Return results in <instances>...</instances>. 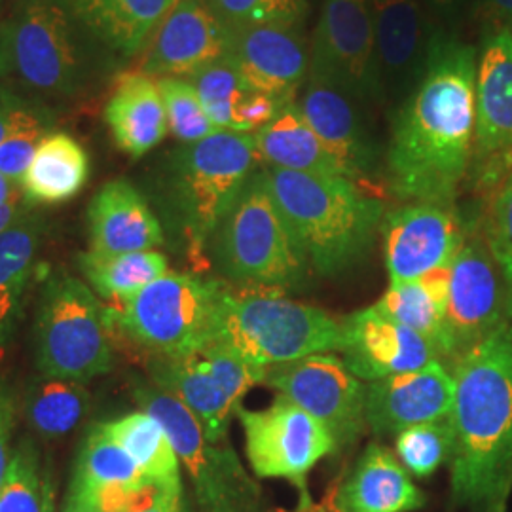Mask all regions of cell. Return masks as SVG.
<instances>
[{
	"label": "cell",
	"mask_w": 512,
	"mask_h": 512,
	"mask_svg": "<svg viewBox=\"0 0 512 512\" xmlns=\"http://www.w3.org/2000/svg\"><path fill=\"white\" fill-rule=\"evenodd\" d=\"M476 63L475 48L442 35L433 38L387 148L385 179L397 200L456 202L475 147Z\"/></svg>",
	"instance_id": "cell-1"
},
{
	"label": "cell",
	"mask_w": 512,
	"mask_h": 512,
	"mask_svg": "<svg viewBox=\"0 0 512 512\" xmlns=\"http://www.w3.org/2000/svg\"><path fill=\"white\" fill-rule=\"evenodd\" d=\"M452 374L450 497L458 509L484 511L512 486V330L465 353Z\"/></svg>",
	"instance_id": "cell-2"
},
{
	"label": "cell",
	"mask_w": 512,
	"mask_h": 512,
	"mask_svg": "<svg viewBox=\"0 0 512 512\" xmlns=\"http://www.w3.org/2000/svg\"><path fill=\"white\" fill-rule=\"evenodd\" d=\"M118 55L93 37L67 0H18L0 23V80L52 99L99 90Z\"/></svg>",
	"instance_id": "cell-3"
},
{
	"label": "cell",
	"mask_w": 512,
	"mask_h": 512,
	"mask_svg": "<svg viewBox=\"0 0 512 512\" xmlns=\"http://www.w3.org/2000/svg\"><path fill=\"white\" fill-rule=\"evenodd\" d=\"M258 164L255 133L236 131H217L167 156L156 202L194 274L211 268L209 241Z\"/></svg>",
	"instance_id": "cell-4"
},
{
	"label": "cell",
	"mask_w": 512,
	"mask_h": 512,
	"mask_svg": "<svg viewBox=\"0 0 512 512\" xmlns=\"http://www.w3.org/2000/svg\"><path fill=\"white\" fill-rule=\"evenodd\" d=\"M275 203L317 274L338 275L365 258L382 228L385 205L338 175L266 167Z\"/></svg>",
	"instance_id": "cell-5"
},
{
	"label": "cell",
	"mask_w": 512,
	"mask_h": 512,
	"mask_svg": "<svg viewBox=\"0 0 512 512\" xmlns=\"http://www.w3.org/2000/svg\"><path fill=\"white\" fill-rule=\"evenodd\" d=\"M219 279L243 289L285 293L300 287L310 264L275 203L264 169L243 184L207 249Z\"/></svg>",
	"instance_id": "cell-6"
},
{
	"label": "cell",
	"mask_w": 512,
	"mask_h": 512,
	"mask_svg": "<svg viewBox=\"0 0 512 512\" xmlns=\"http://www.w3.org/2000/svg\"><path fill=\"white\" fill-rule=\"evenodd\" d=\"M342 319L277 291L243 289L222 281L211 342L270 368L342 349ZM209 342V344H211Z\"/></svg>",
	"instance_id": "cell-7"
},
{
	"label": "cell",
	"mask_w": 512,
	"mask_h": 512,
	"mask_svg": "<svg viewBox=\"0 0 512 512\" xmlns=\"http://www.w3.org/2000/svg\"><path fill=\"white\" fill-rule=\"evenodd\" d=\"M109 308L63 268L48 274L35 315V363L40 376L90 382L114 366Z\"/></svg>",
	"instance_id": "cell-8"
},
{
	"label": "cell",
	"mask_w": 512,
	"mask_h": 512,
	"mask_svg": "<svg viewBox=\"0 0 512 512\" xmlns=\"http://www.w3.org/2000/svg\"><path fill=\"white\" fill-rule=\"evenodd\" d=\"M222 279L167 272L143 291L109 306L110 325L148 357H188L215 336Z\"/></svg>",
	"instance_id": "cell-9"
},
{
	"label": "cell",
	"mask_w": 512,
	"mask_h": 512,
	"mask_svg": "<svg viewBox=\"0 0 512 512\" xmlns=\"http://www.w3.org/2000/svg\"><path fill=\"white\" fill-rule=\"evenodd\" d=\"M133 397L169 435L192 484L198 512H264L262 492L228 440L207 439L192 412L152 382L133 385Z\"/></svg>",
	"instance_id": "cell-10"
},
{
	"label": "cell",
	"mask_w": 512,
	"mask_h": 512,
	"mask_svg": "<svg viewBox=\"0 0 512 512\" xmlns=\"http://www.w3.org/2000/svg\"><path fill=\"white\" fill-rule=\"evenodd\" d=\"M509 329L511 304L505 277L486 234L469 230L450 266L442 365L452 370L465 353Z\"/></svg>",
	"instance_id": "cell-11"
},
{
	"label": "cell",
	"mask_w": 512,
	"mask_h": 512,
	"mask_svg": "<svg viewBox=\"0 0 512 512\" xmlns=\"http://www.w3.org/2000/svg\"><path fill=\"white\" fill-rule=\"evenodd\" d=\"M245 452L258 478H281L300 495L298 512L313 507L308 476L321 459L338 452L329 429L285 397L262 410H238Z\"/></svg>",
	"instance_id": "cell-12"
},
{
	"label": "cell",
	"mask_w": 512,
	"mask_h": 512,
	"mask_svg": "<svg viewBox=\"0 0 512 512\" xmlns=\"http://www.w3.org/2000/svg\"><path fill=\"white\" fill-rule=\"evenodd\" d=\"M310 80L357 101L384 99L370 0H323L311 42Z\"/></svg>",
	"instance_id": "cell-13"
},
{
	"label": "cell",
	"mask_w": 512,
	"mask_h": 512,
	"mask_svg": "<svg viewBox=\"0 0 512 512\" xmlns=\"http://www.w3.org/2000/svg\"><path fill=\"white\" fill-rule=\"evenodd\" d=\"M264 384L323 423L338 452L361 439L366 427V384L342 357L317 353L270 366Z\"/></svg>",
	"instance_id": "cell-14"
},
{
	"label": "cell",
	"mask_w": 512,
	"mask_h": 512,
	"mask_svg": "<svg viewBox=\"0 0 512 512\" xmlns=\"http://www.w3.org/2000/svg\"><path fill=\"white\" fill-rule=\"evenodd\" d=\"M478 194L512 177V33L486 38L476 63V126L469 175Z\"/></svg>",
	"instance_id": "cell-15"
},
{
	"label": "cell",
	"mask_w": 512,
	"mask_h": 512,
	"mask_svg": "<svg viewBox=\"0 0 512 512\" xmlns=\"http://www.w3.org/2000/svg\"><path fill=\"white\" fill-rule=\"evenodd\" d=\"M380 230L391 283L452 266L469 232L454 205L425 202L389 211Z\"/></svg>",
	"instance_id": "cell-16"
},
{
	"label": "cell",
	"mask_w": 512,
	"mask_h": 512,
	"mask_svg": "<svg viewBox=\"0 0 512 512\" xmlns=\"http://www.w3.org/2000/svg\"><path fill=\"white\" fill-rule=\"evenodd\" d=\"M230 44L232 29L205 0H179L152 35L141 73L152 78H190L228 55Z\"/></svg>",
	"instance_id": "cell-17"
},
{
	"label": "cell",
	"mask_w": 512,
	"mask_h": 512,
	"mask_svg": "<svg viewBox=\"0 0 512 512\" xmlns=\"http://www.w3.org/2000/svg\"><path fill=\"white\" fill-rule=\"evenodd\" d=\"M454 393V374L440 361L370 382L366 384V425L374 435L385 437L446 420L452 414Z\"/></svg>",
	"instance_id": "cell-18"
},
{
	"label": "cell",
	"mask_w": 512,
	"mask_h": 512,
	"mask_svg": "<svg viewBox=\"0 0 512 512\" xmlns=\"http://www.w3.org/2000/svg\"><path fill=\"white\" fill-rule=\"evenodd\" d=\"M342 361L363 382H378L439 361L418 332L391 321L372 306L342 319Z\"/></svg>",
	"instance_id": "cell-19"
},
{
	"label": "cell",
	"mask_w": 512,
	"mask_h": 512,
	"mask_svg": "<svg viewBox=\"0 0 512 512\" xmlns=\"http://www.w3.org/2000/svg\"><path fill=\"white\" fill-rule=\"evenodd\" d=\"M228 55L253 90L287 103L310 73V52L291 23L232 29Z\"/></svg>",
	"instance_id": "cell-20"
},
{
	"label": "cell",
	"mask_w": 512,
	"mask_h": 512,
	"mask_svg": "<svg viewBox=\"0 0 512 512\" xmlns=\"http://www.w3.org/2000/svg\"><path fill=\"white\" fill-rule=\"evenodd\" d=\"M382 97L414 90L433 38L421 0H370Z\"/></svg>",
	"instance_id": "cell-21"
},
{
	"label": "cell",
	"mask_w": 512,
	"mask_h": 512,
	"mask_svg": "<svg viewBox=\"0 0 512 512\" xmlns=\"http://www.w3.org/2000/svg\"><path fill=\"white\" fill-rule=\"evenodd\" d=\"M88 232L95 253L154 251L165 243L164 226L143 192L126 181L103 184L88 205Z\"/></svg>",
	"instance_id": "cell-22"
},
{
	"label": "cell",
	"mask_w": 512,
	"mask_h": 512,
	"mask_svg": "<svg viewBox=\"0 0 512 512\" xmlns=\"http://www.w3.org/2000/svg\"><path fill=\"white\" fill-rule=\"evenodd\" d=\"M425 501L403 463L384 444L372 442L338 484L327 507L332 512H416Z\"/></svg>",
	"instance_id": "cell-23"
},
{
	"label": "cell",
	"mask_w": 512,
	"mask_h": 512,
	"mask_svg": "<svg viewBox=\"0 0 512 512\" xmlns=\"http://www.w3.org/2000/svg\"><path fill=\"white\" fill-rule=\"evenodd\" d=\"M351 99L338 88L310 80L298 107L344 175L359 183L370 177L376 154Z\"/></svg>",
	"instance_id": "cell-24"
},
{
	"label": "cell",
	"mask_w": 512,
	"mask_h": 512,
	"mask_svg": "<svg viewBox=\"0 0 512 512\" xmlns=\"http://www.w3.org/2000/svg\"><path fill=\"white\" fill-rule=\"evenodd\" d=\"M188 82L200 95L209 120L220 131L255 133L272 122L287 105H291L272 95L253 90L239 73L230 55H224L219 61L192 74Z\"/></svg>",
	"instance_id": "cell-25"
},
{
	"label": "cell",
	"mask_w": 512,
	"mask_h": 512,
	"mask_svg": "<svg viewBox=\"0 0 512 512\" xmlns=\"http://www.w3.org/2000/svg\"><path fill=\"white\" fill-rule=\"evenodd\" d=\"M105 122L114 145L133 160L158 147L169 131L158 82L141 71L120 74L105 105Z\"/></svg>",
	"instance_id": "cell-26"
},
{
	"label": "cell",
	"mask_w": 512,
	"mask_h": 512,
	"mask_svg": "<svg viewBox=\"0 0 512 512\" xmlns=\"http://www.w3.org/2000/svg\"><path fill=\"white\" fill-rule=\"evenodd\" d=\"M150 382L183 403L200 421L211 442L228 440V431L239 404L234 403L203 365L198 353L188 357H148Z\"/></svg>",
	"instance_id": "cell-27"
},
{
	"label": "cell",
	"mask_w": 512,
	"mask_h": 512,
	"mask_svg": "<svg viewBox=\"0 0 512 512\" xmlns=\"http://www.w3.org/2000/svg\"><path fill=\"white\" fill-rule=\"evenodd\" d=\"M179 0H67L78 19L118 57L137 54Z\"/></svg>",
	"instance_id": "cell-28"
},
{
	"label": "cell",
	"mask_w": 512,
	"mask_h": 512,
	"mask_svg": "<svg viewBox=\"0 0 512 512\" xmlns=\"http://www.w3.org/2000/svg\"><path fill=\"white\" fill-rule=\"evenodd\" d=\"M90 179V156L73 135L65 131L48 133L21 179L25 202L59 205L82 192Z\"/></svg>",
	"instance_id": "cell-29"
},
{
	"label": "cell",
	"mask_w": 512,
	"mask_h": 512,
	"mask_svg": "<svg viewBox=\"0 0 512 512\" xmlns=\"http://www.w3.org/2000/svg\"><path fill=\"white\" fill-rule=\"evenodd\" d=\"M44 232L46 220L31 211L0 234V351L18 332Z\"/></svg>",
	"instance_id": "cell-30"
},
{
	"label": "cell",
	"mask_w": 512,
	"mask_h": 512,
	"mask_svg": "<svg viewBox=\"0 0 512 512\" xmlns=\"http://www.w3.org/2000/svg\"><path fill=\"white\" fill-rule=\"evenodd\" d=\"M255 141L260 162L266 167L346 177L296 103L287 105L272 122L255 131Z\"/></svg>",
	"instance_id": "cell-31"
},
{
	"label": "cell",
	"mask_w": 512,
	"mask_h": 512,
	"mask_svg": "<svg viewBox=\"0 0 512 512\" xmlns=\"http://www.w3.org/2000/svg\"><path fill=\"white\" fill-rule=\"evenodd\" d=\"M448 285L450 266L423 275L420 279L391 283L372 308L387 319L401 323L406 329L418 332L433 346L442 363Z\"/></svg>",
	"instance_id": "cell-32"
},
{
	"label": "cell",
	"mask_w": 512,
	"mask_h": 512,
	"mask_svg": "<svg viewBox=\"0 0 512 512\" xmlns=\"http://www.w3.org/2000/svg\"><path fill=\"white\" fill-rule=\"evenodd\" d=\"M103 425L152 484L171 494H183L181 461L160 421L141 410Z\"/></svg>",
	"instance_id": "cell-33"
},
{
	"label": "cell",
	"mask_w": 512,
	"mask_h": 512,
	"mask_svg": "<svg viewBox=\"0 0 512 512\" xmlns=\"http://www.w3.org/2000/svg\"><path fill=\"white\" fill-rule=\"evenodd\" d=\"M80 274L99 298L124 302L169 272L167 256L158 251L105 255L88 251L78 256Z\"/></svg>",
	"instance_id": "cell-34"
},
{
	"label": "cell",
	"mask_w": 512,
	"mask_h": 512,
	"mask_svg": "<svg viewBox=\"0 0 512 512\" xmlns=\"http://www.w3.org/2000/svg\"><path fill=\"white\" fill-rule=\"evenodd\" d=\"M150 482L103 423L93 425L78 450L69 494L107 488H139Z\"/></svg>",
	"instance_id": "cell-35"
},
{
	"label": "cell",
	"mask_w": 512,
	"mask_h": 512,
	"mask_svg": "<svg viewBox=\"0 0 512 512\" xmlns=\"http://www.w3.org/2000/svg\"><path fill=\"white\" fill-rule=\"evenodd\" d=\"M90 393L84 384L40 376L27 389L23 412L27 425L42 439H61L86 418Z\"/></svg>",
	"instance_id": "cell-36"
},
{
	"label": "cell",
	"mask_w": 512,
	"mask_h": 512,
	"mask_svg": "<svg viewBox=\"0 0 512 512\" xmlns=\"http://www.w3.org/2000/svg\"><path fill=\"white\" fill-rule=\"evenodd\" d=\"M55 126L54 110L37 97H25L8 137L0 143V175L21 183L42 139Z\"/></svg>",
	"instance_id": "cell-37"
},
{
	"label": "cell",
	"mask_w": 512,
	"mask_h": 512,
	"mask_svg": "<svg viewBox=\"0 0 512 512\" xmlns=\"http://www.w3.org/2000/svg\"><path fill=\"white\" fill-rule=\"evenodd\" d=\"M46 469L37 444L29 437L19 440L8 475L0 488V512H44Z\"/></svg>",
	"instance_id": "cell-38"
},
{
	"label": "cell",
	"mask_w": 512,
	"mask_h": 512,
	"mask_svg": "<svg viewBox=\"0 0 512 512\" xmlns=\"http://www.w3.org/2000/svg\"><path fill=\"white\" fill-rule=\"evenodd\" d=\"M397 456L416 478L435 475L452 458L454 429L450 418L406 429L397 435Z\"/></svg>",
	"instance_id": "cell-39"
},
{
	"label": "cell",
	"mask_w": 512,
	"mask_h": 512,
	"mask_svg": "<svg viewBox=\"0 0 512 512\" xmlns=\"http://www.w3.org/2000/svg\"><path fill=\"white\" fill-rule=\"evenodd\" d=\"M158 88L164 99L167 126L175 139L183 145L198 143L215 135L217 126L209 120L203 109L200 95L194 86L183 78H160Z\"/></svg>",
	"instance_id": "cell-40"
},
{
	"label": "cell",
	"mask_w": 512,
	"mask_h": 512,
	"mask_svg": "<svg viewBox=\"0 0 512 512\" xmlns=\"http://www.w3.org/2000/svg\"><path fill=\"white\" fill-rule=\"evenodd\" d=\"M198 355L224 393L239 406L253 387L264 384L266 380L268 368L247 363L238 353L217 342L207 344L202 351H198Z\"/></svg>",
	"instance_id": "cell-41"
},
{
	"label": "cell",
	"mask_w": 512,
	"mask_h": 512,
	"mask_svg": "<svg viewBox=\"0 0 512 512\" xmlns=\"http://www.w3.org/2000/svg\"><path fill=\"white\" fill-rule=\"evenodd\" d=\"M205 4L219 16L230 29L291 23L304 14L296 0H205Z\"/></svg>",
	"instance_id": "cell-42"
},
{
	"label": "cell",
	"mask_w": 512,
	"mask_h": 512,
	"mask_svg": "<svg viewBox=\"0 0 512 512\" xmlns=\"http://www.w3.org/2000/svg\"><path fill=\"white\" fill-rule=\"evenodd\" d=\"M484 234L507 283L512 319V177L494 194Z\"/></svg>",
	"instance_id": "cell-43"
},
{
	"label": "cell",
	"mask_w": 512,
	"mask_h": 512,
	"mask_svg": "<svg viewBox=\"0 0 512 512\" xmlns=\"http://www.w3.org/2000/svg\"><path fill=\"white\" fill-rule=\"evenodd\" d=\"M19 401L14 385L4 376H0V488L8 475L12 456H14V431L18 423Z\"/></svg>",
	"instance_id": "cell-44"
},
{
	"label": "cell",
	"mask_w": 512,
	"mask_h": 512,
	"mask_svg": "<svg viewBox=\"0 0 512 512\" xmlns=\"http://www.w3.org/2000/svg\"><path fill=\"white\" fill-rule=\"evenodd\" d=\"M25 97L27 95L16 92L10 84L0 80V143L8 137L10 129L14 126L16 114Z\"/></svg>",
	"instance_id": "cell-45"
},
{
	"label": "cell",
	"mask_w": 512,
	"mask_h": 512,
	"mask_svg": "<svg viewBox=\"0 0 512 512\" xmlns=\"http://www.w3.org/2000/svg\"><path fill=\"white\" fill-rule=\"evenodd\" d=\"M486 16L495 23L512 27V0H482Z\"/></svg>",
	"instance_id": "cell-46"
},
{
	"label": "cell",
	"mask_w": 512,
	"mask_h": 512,
	"mask_svg": "<svg viewBox=\"0 0 512 512\" xmlns=\"http://www.w3.org/2000/svg\"><path fill=\"white\" fill-rule=\"evenodd\" d=\"M139 512H186V507H184V494L164 492L150 507Z\"/></svg>",
	"instance_id": "cell-47"
},
{
	"label": "cell",
	"mask_w": 512,
	"mask_h": 512,
	"mask_svg": "<svg viewBox=\"0 0 512 512\" xmlns=\"http://www.w3.org/2000/svg\"><path fill=\"white\" fill-rule=\"evenodd\" d=\"M27 213H31V205L27 202L12 203V205H2L0 207V234L8 230L12 224L23 219Z\"/></svg>",
	"instance_id": "cell-48"
},
{
	"label": "cell",
	"mask_w": 512,
	"mask_h": 512,
	"mask_svg": "<svg viewBox=\"0 0 512 512\" xmlns=\"http://www.w3.org/2000/svg\"><path fill=\"white\" fill-rule=\"evenodd\" d=\"M25 202L21 184L0 175V207L2 205H12V203Z\"/></svg>",
	"instance_id": "cell-49"
},
{
	"label": "cell",
	"mask_w": 512,
	"mask_h": 512,
	"mask_svg": "<svg viewBox=\"0 0 512 512\" xmlns=\"http://www.w3.org/2000/svg\"><path fill=\"white\" fill-rule=\"evenodd\" d=\"M512 486L511 488H507V490H503L501 494L497 495L495 499L490 501V505L484 509L482 512H507V507H509V497H511Z\"/></svg>",
	"instance_id": "cell-50"
},
{
	"label": "cell",
	"mask_w": 512,
	"mask_h": 512,
	"mask_svg": "<svg viewBox=\"0 0 512 512\" xmlns=\"http://www.w3.org/2000/svg\"><path fill=\"white\" fill-rule=\"evenodd\" d=\"M458 2L459 0H421V4H423V6L431 8V10H433V12H437V14L450 12Z\"/></svg>",
	"instance_id": "cell-51"
},
{
	"label": "cell",
	"mask_w": 512,
	"mask_h": 512,
	"mask_svg": "<svg viewBox=\"0 0 512 512\" xmlns=\"http://www.w3.org/2000/svg\"><path fill=\"white\" fill-rule=\"evenodd\" d=\"M44 512H55L54 480L50 469H46V499H44Z\"/></svg>",
	"instance_id": "cell-52"
},
{
	"label": "cell",
	"mask_w": 512,
	"mask_h": 512,
	"mask_svg": "<svg viewBox=\"0 0 512 512\" xmlns=\"http://www.w3.org/2000/svg\"><path fill=\"white\" fill-rule=\"evenodd\" d=\"M63 512H101L95 511L92 507H88V505H82V503H76V501H71V499H67V503H65V509Z\"/></svg>",
	"instance_id": "cell-53"
},
{
	"label": "cell",
	"mask_w": 512,
	"mask_h": 512,
	"mask_svg": "<svg viewBox=\"0 0 512 512\" xmlns=\"http://www.w3.org/2000/svg\"><path fill=\"white\" fill-rule=\"evenodd\" d=\"M308 512H329L327 511V505H321V507H315V505H313V507H311L310 511ZM332 512V511H330Z\"/></svg>",
	"instance_id": "cell-54"
},
{
	"label": "cell",
	"mask_w": 512,
	"mask_h": 512,
	"mask_svg": "<svg viewBox=\"0 0 512 512\" xmlns=\"http://www.w3.org/2000/svg\"><path fill=\"white\" fill-rule=\"evenodd\" d=\"M296 2H298L302 8H306V0H296Z\"/></svg>",
	"instance_id": "cell-55"
},
{
	"label": "cell",
	"mask_w": 512,
	"mask_h": 512,
	"mask_svg": "<svg viewBox=\"0 0 512 512\" xmlns=\"http://www.w3.org/2000/svg\"><path fill=\"white\" fill-rule=\"evenodd\" d=\"M511 33H512V27H511Z\"/></svg>",
	"instance_id": "cell-56"
}]
</instances>
